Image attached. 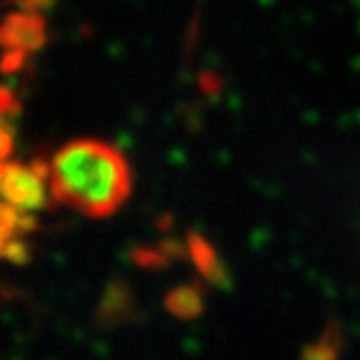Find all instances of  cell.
Segmentation results:
<instances>
[{
    "label": "cell",
    "mask_w": 360,
    "mask_h": 360,
    "mask_svg": "<svg viewBox=\"0 0 360 360\" xmlns=\"http://www.w3.org/2000/svg\"><path fill=\"white\" fill-rule=\"evenodd\" d=\"M50 199L86 218L117 214L132 194V169L110 143L78 139L48 162Z\"/></svg>",
    "instance_id": "cell-1"
},
{
    "label": "cell",
    "mask_w": 360,
    "mask_h": 360,
    "mask_svg": "<svg viewBox=\"0 0 360 360\" xmlns=\"http://www.w3.org/2000/svg\"><path fill=\"white\" fill-rule=\"evenodd\" d=\"M48 44V24L44 13L18 9L0 22V46L5 50L35 52Z\"/></svg>",
    "instance_id": "cell-2"
},
{
    "label": "cell",
    "mask_w": 360,
    "mask_h": 360,
    "mask_svg": "<svg viewBox=\"0 0 360 360\" xmlns=\"http://www.w3.org/2000/svg\"><path fill=\"white\" fill-rule=\"evenodd\" d=\"M26 65V52L24 50H7L0 58V72L5 76H11V74H18L22 72V68Z\"/></svg>",
    "instance_id": "cell-3"
},
{
    "label": "cell",
    "mask_w": 360,
    "mask_h": 360,
    "mask_svg": "<svg viewBox=\"0 0 360 360\" xmlns=\"http://www.w3.org/2000/svg\"><path fill=\"white\" fill-rule=\"evenodd\" d=\"M20 112V100L15 97V93L9 86L0 84V115L3 117H11Z\"/></svg>",
    "instance_id": "cell-4"
},
{
    "label": "cell",
    "mask_w": 360,
    "mask_h": 360,
    "mask_svg": "<svg viewBox=\"0 0 360 360\" xmlns=\"http://www.w3.org/2000/svg\"><path fill=\"white\" fill-rule=\"evenodd\" d=\"M11 5H15L18 9H24V11H39V13H44V11H48V9H52L58 0H9Z\"/></svg>",
    "instance_id": "cell-5"
}]
</instances>
